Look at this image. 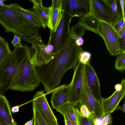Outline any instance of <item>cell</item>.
I'll use <instances>...</instances> for the list:
<instances>
[{
	"label": "cell",
	"mask_w": 125,
	"mask_h": 125,
	"mask_svg": "<svg viewBox=\"0 0 125 125\" xmlns=\"http://www.w3.org/2000/svg\"><path fill=\"white\" fill-rule=\"evenodd\" d=\"M112 123V117L111 114H107L104 117L102 125H111Z\"/></svg>",
	"instance_id": "obj_32"
},
{
	"label": "cell",
	"mask_w": 125,
	"mask_h": 125,
	"mask_svg": "<svg viewBox=\"0 0 125 125\" xmlns=\"http://www.w3.org/2000/svg\"><path fill=\"white\" fill-rule=\"evenodd\" d=\"M122 11V15L124 19L125 20V13L124 12V6L125 5V0H119Z\"/></svg>",
	"instance_id": "obj_35"
},
{
	"label": "cell",
	"mask_w": 125,
	"mask_h": 125,
	"mask_svg": "<svg viewBox=\"0 0 125 125\" xmlns=\"http://www.w3.org/2000/svg\"><path fill=\"white\" fill-rule=\"evenodd\" d=\"M77 24L83 30L91 31L100 36L99 31V21L91 12L85 16L79 17Z\"/></svg>",
	"instance_id": "obj_16"
},
{
	"label": "cell",
	"mask_w": 125,
	"mask_h": 125,
	"mask_svg": "<svg viewBox=\"0 0 125 125\" xmlns=\"http://www.w3.org/2000/svg\"><path fill=\"white\" fill-rule=\"evenodd\" d=\"M82 51V47L76 44L70 35L64 46L54 53L53 58L48 63L35 66L46 94L59 87L67 71L75 68L78 62L79 54Z\"/></svg>",
	"instance_id": "obj_1"
},
{
	"label": "cell",
	"mask_w": 125,
	"mask_h": 125,
	"mask_svg": "<svg viewBox=\"0 0 125 125\" xmlns=\"http://www.w3.org/2000/svg\"><path fill=\"white\" fill-rule=\"evenodd\" d=\"M69 84L63 85L53 92L51 100L52 108L55 109L67 103Z\"/></svg>",
	"instance_id": "obj_17"
},
{
	"label": "cell",
	"mask_w": 125,
	"mask_h": 125,
	"mask_svg": "<svg viewBox=\"0 0 125 125\" xmlns=\"http://www.w3.org/2000/svg\"><path fill=\"white\" fill-rule=\"evenodd\" d=\"M30 1L33 4L32 9L34 14L41 23L42 27L45 29L47 26L49 8L43 5L42 0H31Z\"/></svg>",
	"instance_id": "obj_18"
},
{
	"label": "cell",
	"mask_w": 125,
	"mask_h": 125,
	"mask_svg": "<svg viewBox=\"0 0 125 125\" xmlns=\"http://www.w3.org/2000/svg\"><path fill=\"white\" fill-rule=\"evenodd\" d=\"M0 125H10L0 117Z\"/></svg>",
	"instance_id": "obj_41"
},
{
	"label": "cell",
	"mask_w": 125,
	"mask_h": 125,
	"mask_svg": "<svg viewBox=\"0 0 125 125\" xmlns=\"http://www.w3.org/2000/svg\"><path fill=\"white\" fill-rule=\"evenodd\" d=\"M99 31L110 55H116L125 52L121 49L118 33L112 25L100 21Z\"/></svg>",
	"instance_id": "obj_6"
},
{
	"label": "cell",
	"mask_w": 125,
	"mask_h": 125,
	"mask_svg": "<svg viewBox=\"0 0 125 125\" xmlns=\"http://www.w3.org/2000/svg\"><path fill=\"white\" fill-rule=\"evenodd\" d=\"M39 33L38 31L31 36L21 38L23 40L30 43L34 48V51L32 59L35 66L48 63L53 58L54 53H47L44 52L39 41Z\"/></svg>",
	"instance_id": "obj_9"
},
{
	"label": "cell",
	"mask_w": 125,
	"mask_h": 125,
	"mask_svg": "<svg viewBox=\"0 0 125 125\" xmlns=\"http://www.w3.org/2000/svg\"><path fill=\"white\" fill-rule=\"evenodd\" d=\"M80 106V111L82 115L84 117H89L91 114L87 107L83 105H81Z\"/></svg>",
	"instance_id": "obj_30"
},
{
	"label": "cell",
	"mask_w": 125,
	"mask_h": 125,
	"mask_svg": "<svg viewBox=\"0 0 125 125\" xmlns=\"http://www.w3.org/2000/svg\"><path fill=\"white\" fill-rule=\"evenodd\" d=\"M20 106L17 105L13 107L11 110L12 113H14L19 112Z\"/></svg>",
	"instance_id": "obj_39"
},
{
	"label": "cell",
	"mask_w": 125,
	"mask_h": 125,
	"mask_svg": "<svg viewBox=\"0 0 125 125\" xmlns=\"http://www.w3.org/2000/svg\"><path fill=\"white\" fill-rule=\"evenodd\" d=\"M56 110L57 112L63 115L64 120L73 121H77L76 108L71 104L66 103Z\"/></svg>",
	"instance_id": "obj_21"
},
{
	"label": "cell",
	"mask_w": 125,
	"mask_h": 125,
	"mask_svg": "<svg viewBox=\"0 0 125 125\" xmlns=\"http://www.w3.org/2000/svg\"><path fill=\"white\" fill-rule=\"evenodd\" d=\"M82 105L87 107L94 118L104 117L101 102L94 97L88 88L85 72L83 92L77 106Z\"/></svg>",
	"instance_id": "obj_8"
},
{
	"label": "cell",
	"mask_w": 125,
	"mask_h": 125,
	"mask_svg": "<svg viewBox=\"0 0 125 125\" xmlns=\"http://www.w3.org/2000/svg\"><path fill=\"white\" fill-rule=\"evenodd\" d=\"M33 125H38V123L35 119L34 121Z\"/></svg>",
	"instance_id": "obj_43"
},
{
	"label": "cell",
	"mask_w": 125,
	"mask_h": 125,
	"mask_svg": "<svg viewBox=\"0 0 125 125\" xmlns=\"http://www.w3.org/2000/svg\"><path fill=\"white\" fill-rule=\"evenodd\" d=\"M115 67L120 73H123L125 70V52L116 55Z\"/></svg>",
	"instance_id": "obj_25"
},
{
	"label": "cell",
	"mask_w": 125,
	"mask_h": 125,
	"mask_svg": "<svg viewBox=\"0 0 125 125\" xmlns=\"http://www.w3.org/2000/svg\"><path fill=\"white\" fill-rule=\"evenodd\" d=\"M0 24L6 32H11L21 38L32 36L40 28L20 16L9 5L0 6Z\"/></svg>",
	"instance_id": "obj_3"
},
{
	"label": "cell",
	"mask_w": 125,
	"mask_h": 125,
	"mask_svg": "<svg viewBox=\"0 0 125 125\" xmlns=\"http://www.w3.org/2000/svg\"><path fill=\"white\" fill-rule=\"evenodd\" d=\"M27 59L24 45L15 47L0 67V94L11 89L22 70Z\"/></svg>",
	"instance_id": "obj_2"
},
{
	"label": "cell",
	"mask_w": 125,
	"mask_h": 125,
	"mask_svg": "<svg viewBox=\"0 0 125 125\" xmlns=\"http://www.w3.org/2000/svg\"><path fill=\"white\" fill-rule=\"evenodd\" d=\"M21 38L19 36L14 35V38L11 42L13 46L15 47H22V45L21 43Z\"/></svg>",
	"instance_id": "obj_31"
},
{
	"label": "cell",
	"mask_w": 125,
	"mask_h": 125,
	"mask_svg": "<svg viewBox=\"0 0 125 125\" xmlns=\"http://www.w3.org/2000/svg\"><path fill=\"white\" fill-rule=\"evenodd\" d=\"M33 114L38 125H49L40 108L33 101L32 102Z\"/></svg>",
	"instance_id": "obj_23"
},
{
	"label": "cell",
	"mask_w": 125,
	"mask_h": 125,
	"mask_svg": "<svg viewBox=\"0 0 125 125\" xmlns=\"http://www.w3.org/2000/svg\"><path fill=\"white\" fill-rule=\"evenodd\" d=\"M64 13L72 19L89 14L91 11L90 0H62Z\"/></svg>",
	"instance_id": "obj_10"
},
{
	"label": "cell",
	"mask_w": 125,
	"mask_h": 125,
	"mask_svg": "<svg viewBox=\"0 0 125 125\" xmlns=\"http://www.w3.org/2000/svg\"><path fill=\"white\" fill-rule=\"evenodd\" d=\"M72 19L64 13L55 32L50 30L49 40L54 46V52L61 49L68 39L70 36V26Z\"/></svg>",
	"instance_id": "obj_7"
},
{
	"label": "cell",
	"mask_w": 125,
	"mask_h": 125,
	"mask_svg": "<svg viewBox=\"0 0 125 125\" xmlns=\"http://www.w3.org/2000/svg\"><path fill=\"white\" fill-rule=\"evenodd\" d=\"M84 72L90 92L94 97L101 102L102 97L100 82L94 70L90 63L85 65Z\"/></svg>",
	"instance_id": "obj_15"
},
{
	"label": "cell",
	"mask_w": 125,
	"mask_h": 125,
	"mask_svg": "<svg viewBox=\"0 0 125 125\" xmlns=\"http://www.w3.org/2000/svg\"><path fill=\"white\" fill-rule=\"evenodd\" d=\"M73 38L74 39L75 43L77 45L79 46L82 45L84 42L83 37H80L75 38Z\"/></svg>",
	"instance_id": "obj_34"
},
{
	"label": "cell",
	"mask_w": 125,
	"mask_h": 125,
	"mask_svg": "<svg viewBox=\"0 0 125 125\" xmlns=\"http://www.w3.org/2000/svg\"><path fill=\"white\" fill-rule=\"evenodd\" d=\"M9 5L11 9L22 18L37 27L40 28L42 27L32 11L24 9L16 3Z\"/></svg>",
	"instance_id": "obj_19"
},
{
	"label": "cell",
	"mask_w": 125,
	"mask_h": 125,
	"mask_svg": "<svg viewBox=\"0 0 125 125\" xmlns=\"http://www.w3.org/2000/svg\"><path fill=\"white\" fill-rule=\"evenodd\" d=\"M122 87L120 91H115L112 94L106 98H102L101 103L104 116L107 114H111L115 111L116 107L121 100L125 98V79H123L121 81Z\"/></svg>",
	"instance_id": "obj_12"
},
{
	"label": "cell",
	"mask_w": 125,
	"mask_h": 125,
	"mask_svg": "<svg viewBox=\"0 0 125 125\" xmlns=\"http://www.w3.org/2000/svg\"><path fill=\"white\" fill-rule=\"evenodd\" d=\"M122 85L121 83L116 84L115 86V91H120L122 88Z\"/></svg>",
	"instance_id": "obj_40"
},
{
	"label": "cell",
	"mask_w": 125,
	"mask_h": 125,
	"mask_svg": "<svg viewBox=\"0 0 125 125\" xmlns=\"http://www.w3.org/2000/svg\"><path fill=\"white\" fill-rule=\"evenodd\" d=\"M125 20L124 19L122 15H121L119 16L112 26L118 32L125 27Z\"/></svg>",
	"instance_id": "obj_28"
},
{
	"label": "cell",
	"mask_w": 125,
	"mask_h": 125,
	"mask_svg": "<svg viewBox=\"0 0 125 125\" xmlns=\"http://www.w3.org/2000/svg\"><path fill=\"white\" fill-rule=\"evenodd\" d=\"M75 108L77 113V125H94L90 117L87 118L83 116L78 108L76 107Z\"/></svg>",
	"instance_id": "obj_26"
},
{
	"label": "cell",
	"mask_w": 125,
	"mask_h": 125,
	"mask_svg": "<svg viewBox=\"0 0 125 125\" xmlns=\"http://www.w3.org/2000/svg\"><path fill=\"white\" fill-rule=\"evenodd\" d=\"M24 46L27 54V60L22 70L11 89L22 92L33 91L41 82L32 60L34 49L32 46Z\"/></svg>",
	"instance_id": "obj_4"
},
{
	"label": "cell",
	"mask_w": 125,
	"mask_h": 125,
	"mask_svg": "<svg viewBox=\"0 0 125 125\" xmlns=\"http://www.w3.org/2000/svg\"><path fill=\"white\" fill-rule=\"evenodd\" d=\"M65 125H77V121H73L70 120L64 121Z\"/></svg>",
	"instance_id": "obj_36"
},
{
	"label": "cell",
	"mask_w": 125,
	"mask_h": 125,
	"mask_svg": "<svg viewBox=\"0 0 125 125\" xmlns=\"http://www.w3.org/2000/svg\"><path fill=\"white\" fill-rule=\"evenodd\" d=\"M85 66L78 62L69 84L67 103L75 107L78 105L83 92Z\"/></svg>",
	"instance_id": "obj_5"
},
{
	"label": "cell",
	"mask_w": 125,
	"mask_h": 125,
	"mask_svg": "<svg viewBox=\"0 0 125 125\" xmlns=\"http://www.w3.org/2000/svg\"><path fill=\"white\" fill-rule=\"evenodd\" d=\"M89 117L92 120L94 125H102L104 117H101L95 118L92 114Z\"/></svg>",
	"instance_id": "obj_33"
},
{
	"label": "cell",
	"mask_w": 125,
	"mask_h": 125,
	"mask_svg": "<svg viewBox=\"0 0 125 125\" xmlns=\"http://www.w3.org/2000/svg\"><path fill=\"white\" fill-rule=\"evenodd\" d=\"M10 109L6 98L0 94V117L10 125H17L12 117Z\"/></svg>",
	"instance_id": "obj_20"
},
{
	"label": "cell",
	"mask_w": 125,
	"mask_h": 125,
	"mask_svg": "<svg viewBox=\"0 0 125 125\" xmlns=\"http://www.w3.org/2000/svg\"><path fill=\"white\" fill-rule=\"evenodd\" d=\"M35 119V117L34 115L33 114V116L31 120L28 121L24 125H33V122Z\"/></svg>",
	"instance_id": "obj_38"
},
{
	"label": "cell",
	"mask_w": 125,
	"mask_h": 125,
	"mask_svg": "<svg viewBox=\"0 0 125 125\" xmlns=\"http://www.w3.org/2000/svg\"><path fill=\"white\" fill-rule=\"evenodd\" d=\"M109 1L113 24L119 16L122 14L119 0H109Z\"/></svg>",
	"instance_id": "obj_24"
},
{
	"label": "cell",
	"mask_w": 125,
	"mask_h": 125,
	"mask_svg": "<svg viewBox=\"0 0 125 125\" xmlns=\"http://www.w3.org/2000/svg\"><path fill=\"white\" fill-rule=\"evenodd\" d=\"M125 102H124L123 105L121 106H120L118 105L116 108L115 109V111L117 110H120L123 111L124 113H125Z\"/></svg>",
	"instance_id": "obj_37"
},
{
	"label": "cell",
	"mask_w": 125,
	"mask_h": 125,
	"mask_svg": "<svg viewBox=\"0 0 125 125\" xmlns=\"http://www.w3.org/2000/svg\"><path fill=\"white\" fill-rule=\"evenodd\" d=\"M47 26L50 30L54 32L62 19L64 12L62 8V0H52L49 7Z\"/></svg>",
	"instance_id": "obj_13"
},
{
	"label": "cell",
	"mask_w": 125,
	"mask_h": 125,
	"mask_svg": "<svg viewBox=\"0 0 125 125\" xmlns=\"http://www.w3.org/2000/svg\"><path fill=\"white\" fill-rule=\"evenodd\" d=\"M5 0H0V6H8L9 5L6 4L4 3L5 1H6Z\"/></svg>",
	"instance_id": "obj_42"
},
{
	"label": "cell",
	"mask_w": 125,
	"mask_h": 125,
	"mask_svg": "<svg viewBox=\"0 0 125 125\" xmlns=\"http://www.w3.org/2000/svg\"><path fill=\"white\" fill-rule=\"evenodd\" d=\"M118 33L121 49L123 51H125V27Z\"/></svg>",
	"instance_id": "obj_29"
},
{
	"label": "cell",
	"mask_w": 125,
	"mask_h": 125,
	"mask_svg": "<svg viewBox=\"0 0 125 125\" xmlns=\"http://www.w3.org/2000/svg\"><path fill=\"white\" fill-rule=\"evenodd\" d=\"M91 11L100 21L112 25L113 20L109 0H90Z\"/></svg>",
	"instance_id": "obj_11"
},
{
	"label": "cell",
	"mask_w": 125,
	"mask_h": 125,
	"mask_svg": "<svg viewBox=\"0 0 125 125\" xmlns=\"http://www.w3.org/2000/svg\"><path fill=\"white\" fill-rule=\"evenodd\" d=\"M43 91L36 92L32 101L38 105L49 125H58L57 119L49 104Z\"/></svg>",
	"instance_id": "obj_14"
},
{
	"label": "cell",
	"mask_w": 125,
	"mask_h": 125,
	"mask_svg": "<svg viewBox=\"0 0 125 125\" xmlns=\"http://www.w3.org/2000/svg\"><path fill=\"white\" fill-rule=\"evenodd\" d=\"M91 57V54L90 52L83 50L79 54L78 62L84 65H85L90 63Z\"/></svg>",
	"instance_id": "obj_27"
},
{
	"label": "cell",
	"mask_w": 125,
	"mask_h": 125,
	"mask_svg": "<svg viewBox=\"0 0 125 125\" xmlns=\"http://www.w3.org/2000/svg\"><path fill=\"white\" fill-rule=\"evenodd\" d=\"M11 52L7 41L0 36V67Z\"/></svg>",
	"instance_id": "obj_22"
}]
</instances>
